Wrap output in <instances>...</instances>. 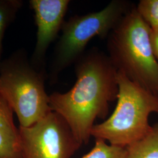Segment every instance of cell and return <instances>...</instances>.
<instances>
[{
    "mask_svg": "<svg viewBox=\"0 0 158 158\" xmlns=\"http://www.w3.org/2000/svg\"><path fill=\"white\" fill-rule=\"evenodd\" d=\"M75 63V84L66 93H53L49 104L82 145L90 139L96 119L107 117L110 104L117 98L119 88L117 71L102 51L92 49Z\"/></svg>",
    "mask_w": 158,
    "mask_h": 158,
    "instance_id": "cell-1",
    "label": "cell"
},
{
    "mask_svg": "<svg viewBox=\"0 0 158 158\" xmlns=\"http://www.w3.org/2000/svg\"><path fill=\"white\" fill-rule=\"evenodd\" d=\"M151 32L132 5L107 38L108 56L117 72L158 97V61Z\"/></svg>",
    "mask_w": 158,
    "mask_h": 158,
    "instance_id": "cell-2",
    "label": "cell"
},
{
    "mask_svg": "<svg viewBox=\"0 0 158 158\" xmlns=\"http://www.w3.org/2000/svg\"><path fill=\"white\" fill-rule=\"evenodd\" d=\"M118 94L112 114L95 124L91 136L118 147H128L148 134L151 114H158V97L143 89L117 72Z\"/></svg>",
    "mask_w": 158,
    "mask_h": 158,
    "instance_id": "cell-3",
    "label": "cell"
},
{
    "mask_svg": "<svg viewBox=\"0 0 158 158\" xmlns=\"http://www.w3.org/2000/svg\"><path fill=\"white\" fill-rule=\"evenodd\" d=\"M0 93L16 114L19 126L28 127L52 111L44 76L18 52L0 63Z\"/></svg>",
    "mask_w": 158,
    "mask_h": 158,
    "instance_id": "cell-4",
    "label": "cell"
},
{
    "mask_svg": "<svg viewBox=\"0 0 158 158\" xmlns=\"http://www.w3.org/2000/svg\"><path fill=\"white\" fill-rule=\"evenodd\" d=\"M132 6L126 1L114 0L100 11L75 15L64 22L55 50L52 78L55 79L64 69L76 63L93 38H107Z\"/></svg>",
    "mask_w": 158,
    "mask_h": 158,
    "instance_id": "cell-5",
    "label": "cell"
},
{
    "mask_svg": "<svg viewBox=\"0 0 158 158\" xmlns=\"http://www.w3.org/2000/svg\"><path fill=\"white\" fill-rule=\"evenodd\" d=\"M20 158H71L81 144L54 111L28 127L19 128Z\"/></svg>",
    "mask_w": 158,
    "mask_h": 158,
    "instance_id": "cell-6",
    "label": "cell"
},
{
    "mask_svg": "<svg viewBox=\"0 0 158 158\" xmlns=\"http://www.w3.org/2000/svg\"><path fill=\"white\" fill-rule=\"evenodd\" d=\"M70 2L69 0L30 1L37 27L33 64L42 62L47 49L62 29Z\"/></svg>",
    "mask_w": 158,
    "mask_h": 158,
    "instance_id": "cell-7",
    "label": "cell"
},
{
    "mask_svg": "<svg viewBox=\"0 0 158 158\" xmlns=\"http://www.w3.org/2000/svg\"><path fill=\"white\" fill-rule=\"evenodd\" d=\"M13 109L0 93V158H20V136Z\"/></svg>",
    "mask_w": 158,
    "mask_h": 158,
    "instance_id": "cell-8",
    "label": "cell"
},
{
    "mask_svg": "<svg viewBox=\"0 0 158 158\" xmlns=\"http://www.w3.org/2000/svg\"><path fill=\"white\" fill-rule=\"evenodd\" d=\"M126 149L127 158H158V123L145 137Z\"/></svg>",
    "mask_w": 158,
    "mask_h": 158,
    "instance_id": "cell-9",
    "label": "cell"
},
{
    "mask_svg": "<svg viewBox=\"0 0 158 158\" xmlns=\"http://www.w3.org/2000/svg\"><path fill=\"white\" fill-rule=\"evenodd\" d=\"M22 4L23 1L19 0H0V63L6 29L14 20Z\"/></svg>",
    "mask_w": 158,
    "mask_h": 158,
    "instance_id": "cell-10",
    "label": "cell"
},
{
    "mask_svg": "<svg viewBox=\"0 0 158 158\" xmlns=\"http://www.w3.org/2000/svg\"><path fill=\"white\" fill-rule=\"evenodd\" d=\"M92 149L81 158H127L126 148L108 144L101 139H95Z\"/></svg>",
    "mask_w": 158,
    "mask_h": 158,
    "instance_id": "cell-11",
    "label": "cell"
},
{
    "mask_svg": "<svg viewBox=\"0 0 158 158\" xmlns=\"http://www.w3.org/2000/svg\"><path fill=\"white\" fill-rule=\"evenodd\" d=\"M136 8L151 28L158 29V0H141Z\"/></svg>",
    "mask_w": 158,
    "mask_h": 158,
    "instance_id": "cell-12",
    "label": "cell"
},
{
    "mask_svg": "<svg viewBox=\"0 0 158 158\" xmlns=\"http://www.w3.org/2000/svg\"><path fill=\"white\" fill-rule=\"evenodd\" d=\"M151 42L154 55L158 61V29H151Z\"/></svg>",
    "mask_w": 158,
    "mask_h": 158,
    "instance_id": "cell-13",
    "label": "cell"
}]
</instances>
